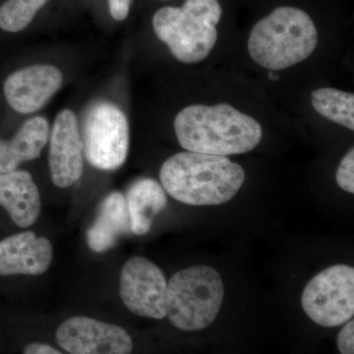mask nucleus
Returning <instances> with one entry per match:
<instances>
[{
    "label": "nucleus",
    "mask_w": 354,
    "mask_h": 354,
    "mask_svg": "<svg viewBox=\"0 0 354 354\" xmlns=\"http://www.w3.org/2000/svg\"><path fill=\"white\" fill-rule=\"evenodd\" d=\"M64 82L62 71L53 65L36 64L13 72L4 82V95L17 113L38 111L59 90Z\"/></svg>",
    "instance_id": "nucleus-11"
},
{
    "label": "nucleus",
    "mask_w": 354,
    "mask_h": 354,
    "mask_svg": "<svg viewBox=\"0 0 354 354\" xmlns=\"http://www.w3.org/2000/svg\"><path fill=\"white\" fill-rule=\"evenodd\" d=\"M337 185L346 192L354 193V150L351 148L342 158L335 174Z\"/></svg>",
    "instance_id": "nucleus-19"
},
{
    "label": "nucleus",
    "mask_w": 354,
    "mask_h": 354,
    "mask_svg": "<svg viewBox=\"0 0 354 354\" xmlns=\"http://www.w3.org/2000/svg\"><path fill=\"white\" fill-rule=\"evenodd\" d=\"M23 354H64L50 344L43 342H32L25 346Z\"/></svg>",
    "instance_id": "nucleus-22"
},
{
    "label": "nucleus",
    "mask_w": 354,
    "mask_h": 354,
    "mask_svg": "<svg viewBox=\"0 0 354 354\" xmlns=\"http://www.w3.org/2000/svg\"><path fill=\"white\" fill-rule=\"evenodd\" d=\"M318 44L311 17L297 7L281 6L256 23L248 39V51L256 64L276 71L308 58Z\"/></svg>",
    "instance_id": "nucleus-3"
},
{
    "label": "nucleus",
    "mask_w": 354,
    "mask_h": 354,
    "mask_svg": "<svg viewBox=\"0 0 354 354\" xmlns=\"http://www.w3.org/2000/svg\"><path fill=\"white\" fill-rule=\"evenodd\" d=\"M315 111L333 122L354 130V95L333 88H321L311 93Z\"/></svg>",
    "instance_id": "nucleus-17"
},
{
    "label": "nucleus",
    "mask_w": 354,
    "mask_h": 354,
    "mask_svg": "<svg viewBox=\"0 0 354 354\" xmlns=\"http://www.w3.org/2000/svg\"><path fill=\"white\" fill-rule=\"evenodd\" d=\"M120 297L135 315L162 320L167 317V283L150 260L133 257L120 272Z\"/></svg>",
    "instance_id": "nucleus-8"
},
{
    "label": "nucleus",
    "mask_w": 354,
    "mask_h": 354,
    "mask_svg": "<svg viewBox=\"0 0 354 354\" xmlns=\"http://www.w3.org/2000/svg\"><path fill=\"white\" fill-rule=\"evenodd\" d=\"M125 200L130 230L136 235L148 234L156 216L162 213L167 205L164 188L152 178H141L133 183Z\"/></svg>",
    "instance_id": "nucleus-16"
},
{
    "label": "nucleus",
    "mask_w": 354,
    "mask_h": 354,
    "mask_svg": "<svg viewBox=\"0 0 354 354\" xmlns=\"http://www.w3.org/2000/svg\"><path fill=\"white\" fill-rule=\"evenodd\" d=\"M301 305L314 323L326 328L348 322L354 315V269L335 265L317 274L305 286Z\"/></svg>",
    "instance_id": "nucleus-7"
},
{
    "label": "nucleus",
    "mask_w": 354,
    "mask_h": 354,
    "mask_svg": "<svg viewBox=\"0 0 354 354\" xmlns=\"http://www.w3.org/2000/svg\"><path fill=\"white\" fill-rule=\"evenodd\" d=\"M0 205L19 227H31L41 213V195L30 172L0 174Z\"/></svg>",
    "instance_id": "nucleus-13"
},
{
    "label": "nucleus",
    "mask_w": 354,
    "mask_h": 354,
    "mask_svg": "<svg viewBox=\"0 0 354 354\" xmlns=\"http://www.w3.org/2000/svg\"><path fill=\"white\" fill-rule=\"evenodd\" d=\"M269 79L272 81H277L279 79V77L274 73V71L269 72Z\"/></svg>",
    "instance_id": "nucleus-23"
},
{
    "label": "nucleus",
    "mask_w": 354,
    "mask_h": 354,
    "mask_svg": "<svg viewBox=\"0 0 354 354\" xmlns=\"http://www.w3.org/2000/svg\"><path fill=\"white\" fill-rule=\"evenodd\" d=\"M84 153L88 164L101 171L120 169L129 151V125L115 104L100 102L88 109L84 121Z\"/></svg>",
    "instance_id": "nucleus-6"
},
{
    "label": "nucleus",
    "mask_w": 354,
    "mask_h": 354,
    "mask_svg": "<svg viewBox=\"0 0 354 354\" xmlns=\"http://www.w3.org/2000/svg\"><path fill=\"white\" fill-rule=\"evenodd\" d=\"M48 135V120L37 116L26 121L10 141L0 140V174L16 171L22 162L38 158Z\"/></svg>",
    "instance_id": "nucleus-15"
},
{
    "label": "nucleus",
    "mask_w": 354,
    "mask_h": 354,
    "mask_svg": "<svg viewBox=\"0 0 354 354\" xmlns=\"http://www.w3.org/2000/svg\"><path fill=\"white\" fill-rule=\"evenodd\" d=\"M174 130L188 152L220 157L251 152L263 136L257 120L225 102L183 109L174 120Z\"/></svg>",
    "instance_id": "nucleus-1"
},
{
    "label": "nucleus",
    "mask_w": 354,
    "mask_h": 354,
    "mask_svg": "<svg viewBox=\"0 0 354 354\" xmlns=\"http://www.w3.org/2000/svg\"><path fill=\"white\" fill-rule=\"evenodd\" d=\"M337 348L341 354H354L353 320H349L337 335Z\"/></svg>",
    "instance_id": "nucleus-20"
},
{
    "label": "nucleus",
    "mask_w": 354,
    "mask_h": 354,
    "mask_svg": "<svg viewBox=\"0 0 354 354\" xmlns=\"http://www.w3.org/2000/svg\"><path fill=\"white\" fill-rule=\"evenodd\" d=\"M221 13L218 0H186L181 7L158 9L153 17V32L177 60L196 64L215 46Z\"/></svg>",
    "instance_id": "nucleus-4"
},
{
    "label": "nucleus",
    "mask_w": 354,
    "mask_h": 354,
    "mask_svg": "<svg viewBox=\"0 0 354 354\" xmlns=\"http://www.w3.org/2000/svg\"><path fill=\"white\" fill-rule=\"evenodd\" d=\"M84 147L76 114L64 109L57 114L50 135V162L53 183L67 188L82 177Z\"/></svg>",
    "instance_id": "nucleus-10"
},
{
    "label": "nucleus",
    "mask_w": 354,
    "mask_h": 354,
    "mask_svg": "<svg viewBox=\"0 0 354 354\" xmlns=\"http://www.w3.org/2000/svg\"><path fill=\"white\" fill-rule=\"evenodd\" d=\"M129 232L127 200L122 193L115 191L100 205L94 223L87 230L88 246L94 252H106Z\"/></svg>",
    "instance_id": "nucleus-14"
},
{
    "label": "nucleus",
    "mask_w": 354,
    "mask_h": 354,
    "mask_svg": "<svg viewBox=\"0 0 354 354\" xmlns=\"http://www.w3.org/2000/svg\"><path fill=\"white\" fill-rule=\"evenodd\" d=\"M133 0H108L109 11L115 21H124L129 15Z\"/></svg>",
    "instance_id": "nucleus-21"
},
{
    "label": "nucleus",
    "mask_w": 354,
    "mask_h": 354,
    "mask_svg": "<svg viewBox=\"0 0 354 354\" xmlns=\"http://www.w3.org/2000/svg\"><path fill=\"white\" fill-rule=\"evenodd\" d=\"M53 249L46 237L32 232L11 235L0 241V274L39 276L50 268Z\"/></svg>",
    "instance_id": "nucleus-12"
},
{
    "label": "nucleus",
    "mask_w": 354,
    "mask_h": 354,
    "mask_svg": "<svg viewBox=\"0 0 354 354\" xmlns=\"http://www.w3.org/2000/svg\"><path fill=\"white\" fill-rule=\"evenodd\" d=\"M225 297L221 274L208 266L177 272L167 283V317L176 329L195 332L209 327Z\"/></svg>",
    "instance_id": "nucleus-5"
},
{
    "label": "nucleus",
    "mask_w": 354,
    "mask_h": 354,
    "mask_svg": "<svg viewBox=\"0 0 354 354\" xmlns=\"http://www.w3.org/2000/svg\"><path fill=\"white\" fill-rule=\"evenodd\" d=\"M57 344L70 354H131V335L120 326L90 317L69 318L55 333Z\"/></svg>",
    "instance_id": "nucleus-9"
},
{
    "label": "nucleus",
    "mask_w": 354,
    "mask_h": 354,
    "mask_svg": "<svg viewBox=\"0 0 354 354\" xmlns=\"http://www.w3.org/2000/svg\"><path fill=\"white\" fill-rule=\"evenodd\" d=\"M162 188L190 206H216L232 199L245 180L241 165L227 157L193 152L176 153L160 167Z\"/></svg>",
    "instance_id": "nucleus-2"
},
{
    "label": "nucleus",
    "mask_w": 354,
    "mask_h": 354,
    "mask_svg": "<svg viewBox=\"0 0 354 354\" xmlns=\"http://www.w3.org/2000/svg\"><path fill=\"white\" fill-rule=\"evenodd\" d=\"M50 0H6L0 6V29L7 32H19L34 21Z\"/></svg>",
    "instance_id": "nucleus-18"
}]
</instances>
